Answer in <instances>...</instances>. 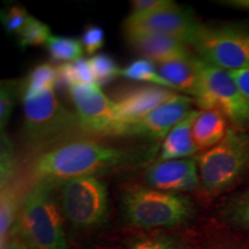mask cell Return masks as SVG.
Wrapping results in <instances>:
<instances>
[{"label": "cell", "instance_id": "1", "mask_svg": "<svg viewBox=\"0 0 249 249\" xmlns=\"http://www.w3.org/2000/svg\"><path fill=\"white\" fill-rule=\"evenodd\" d=\"M139 154L133 149L76 136L37 154L28 165V173L36 182L61 183L127 169L138 163Z\"/></svg>", "mask_w": 249, "mask_h": 249}, {"label": "cell", "instance_id": "2", "mask_svg": "<svg viewBox=\"0 0 249 249\" xmlns=\"http://www.w3.org/2000/svg\"><path fill=\"white\" fill-rule=\"evenodd\" d=\"M23 139L31 150L44 151L85 132L79 117L59 102L54 89L37 95H22ZM38 152V154H39Z\"/></svg>", "mask_w": 249, "mask_h": 249}, {"label": "cell", "instance_id": "3", "mask_svg": "<svg viewBox=\"0 0 249 249\" xmlns=\"http://www.w3.org/2000/svg\"><path fill=\"white\" fill-rule=\"evenodd\" d=\"M58 187L59 183L37 181L21 205L18 229L36 249H67Z\"/></svg>", "mask_w": 249, "mask_h": 249}, {"label": "cell", "instance_id": "4", "mask_svg": "<svg viewBox=\"0 0 249 249\" xmlns=\"http://www.w3.org/2000/svg\"><path fill=\"white\" fill-rule=\"evenodd\" d=\"M124 217L143 230L170 229L183 225L194 217L195 207L183 194H172L151 187L134 185L124 191Z\"/></svg>", "mask_w": 249, "mask_h": 249}, {"label": "cell", "instance_id": "5", "mask_svg": "<svg viewBox=\"0 0 249 249\" xmlns=\"http://www.w3.org/2000/svg\"><path fill=\"white\" fill-rule=\"evenodd\" d=\"M200 185L205 194H219L238 181L249 169V135L230 128L216 147L196 157Z\"/></svg>", "mask_w": 249, "mask_h": 249}, {"label": "cell", "instance_id": "6", "mask_svg": "<svg viewBox=\"0 0 249 249\" xmlns=\"http://www.w3.org/2000/svg\"><path fill=\"white\" fill-rule=\"evenodd\" d=\"M191 45L214 66L229 71L249 70V23H201Z\"/></svg>", "mask_w": 249, "mask_h": 249}, {"label": "cell", "instance_id": "7", "mask_svg": "<svg viewBox=\"0 0 249 249\" xmlns=\"http://www.w3.org/2000/svg\"><path fill=\"white\" fill-rule=\"evenodd\" d=\"M62 213L71 225L91 230L103 225L108 214V193L105 183L95 176L79 177L59 183Z\"/></svg>", "mask_w": 249, "mask_h": 249}, {"label": "cell", "instance_id": "8", "mask_svg": "<svg viewBox=\"0 0 249 249\" xmlns=\"http://www.w3.org/2000/svg\"><path fill=\"white\" fill-rule=\"evenodd\" d=\"M201 82L196 104L204 110H218L238 126H249V99L236 86L229 71L195 57Z\"/></svg>", "mask_w": 249, "mask_h": 249}, {"label": "cell", "instance_id": "9", "mask_svg": "<svg viewBox=\"0 0 249 249\" xmlns=\"http://www.w3.org/2000/svg\"><path fill=\"white\" fill-rule=\"evenodd\" d=\"M200 26L201 23L189 9L183 8L176 2L149 13H130L124 22V35H170L181 38L188 45L192 44V40Z\"/></svg>", "mask_w": 249, "mask_h": 249}, {"label": "cell", "instance_id": "10", "mask_svg": "<svg viewBox=\"0 0 249 249\" xmlns=\"http://www.w3.org/2000/svg\"><path fill=\"white\" fill-rule=\"evenodd\" d=\"M194 99L185 95H176L141 119L130 123L114 124L107 136H141L160 141L166 138L174 126L185 119L193 110Z\"/></svg>", "mask_w": 249, "mask_h": 249}, {"label": "cell", "instance_id": "11", "mask_svg": "<svg viewBox=\"0 0 249 249\" xmlns=\"http://www.w3.org/2000/svg\"><path fill=\"white\" fill-rule=\"evenodd\" d=\"M70 93L85 133L107 136L116 124L112 99L96 83L75 86L70 90Z\"/></svg>", "mask_w": 249, "mask_h": 249}, {"label": "cell", "instance_id": "12", "mask_svg": "<svg viewBox=\"0 0 249 249\" xmlns=\"http://www.w3.org/2000/svg\"><path fill=\"white\" fill-rule=\"evenodd\" d=\"M174 95L176 92L173 90L151 85L123 90L111 98L113 102L116 124L141 119Z\"/></svg>", "mask_w": 249, "mask_h": 249}, {"label": "cell", "instance_id": "13", "mask_svg": "<svg viewBox=\"0 0 249 249\" xmlns=\"http://www.w3.org/2000/svg\"><path fill=\"white\" fill-rule=\"evenodd\" d=\"M149 187L158 191L182 194L194 191L200 185V173L195 160L157 161L145 174Z\"/></svg>", "mask_w": 249, "mask_h": 249}, {"label": "cell", "instance_id": "14", "mask_svg": "<svg viewBox=\"0 0 249 249\" xmlns=\"http://www.w3.org/2000/svg\"><path fill=\"white\" fill-rule=\"evenodd\" d=\"M126 38L134 50L154 64L160 65L192 55L188 44L178 37L160 34H138L126 35Z\"/></svg>", "mask_w": 249, "mask_h": 249}, {"label": "cell", "instance_id": "15", "mask_svg": "<svg viewBox=\"0 0 249 249\" xmlns=\"http://www.w3.org/2000/svg\"><path fill=\"white\" fill-rule=\"evenodd\" d=\"M157 71L167 82L171 83L174 90L191 95L194 99L200 96V76L195 65V57L193 55L158 65Z\"/></svg>", "mask_w": 249, "mask_h": 249}, {"label": "cell", "instance_id": "16", "mask_svg": "<svg viewBox=\"0 0 249 249\" xmlns=\"http://www.w3.org/2000/svg\"><path fill=\"white\" fill-rule=\"evenodd\" d=\"M200 111L193 110L185 119L174 126L172 130L167 134L161 144L160 160H186L197 152L194 140L192 135L193 124L197 118Z\"/></svg>", "mask_w": 249, "mask_h": 249}, {"label": "cell", "instance_id": "17", "mask_svg": "<svg viewBox=\"0 0 249 249\" xmlns=\"http://www.w3.org/2000/svg\"><path fill=\"white\" fill-rule=\"evenodd\" d=\"M227 132L225 116L218 110L200 111L192 128L197 151H207L216 147L225 139Z\"/></svg>", "mask_w": 249, "mask_h": 249}, {"label": "cell", "instance_id": "18", "mask_svg": "<svg viewBox=\"0 0 249 249\" xmlns=\"http://www.w3.org/2000/svg\"><path fill=\"white\" fill-rule=\"evenodd\" d=\"M119 75L124 77V79L140 81V82H144L151 86L163 87V88L171 89L174 91V88L171 86V83L167 82L158 73L157 67L155 66L154 62L147 60L144 58L134 60L129 65H127L126 67L121 68Z\"/></svg>", "mask_w": 249, "mask_h": 249}, {"label": "cell", "instance_id": "19", "mask_svg": "<svg viewBox=\"0 0 249 249\" xmlns=\"http://www.w3.org/2000/svg\"><path fill=\"white\" fill-rule=\"evenodd\" d=\"M58 82L57 67L49 62L37 65L23 81L22 95H37L48 89H54Z\"/></svg>", "mask_w": 249, "mask_h": 249}, {"label": "cell", "instance_id": "20", "mask_svg": "<svg viewBox=\"0 0 249 249\" xmlns=\"http://www.w3.org/2000/svg\"><path fill=\"white\" fill-rule=\"evenodd\" d=\"M0 200V240L4 244L9 234L13 232V224L18 213V198L13 183L1 187Z\"/></svg>", "mask_w": 249, "mask_h": 249}, {"label": "cell", "instance_id": "21", "mask_svg": "<svg viewBox=\"0 0 249 249\" xmlns=\"http://www.w3.org/2000/svg\"><path fill=\"white\" fill-rule=\"evenodd\" d=\"M50 59L53 62L68 64L82 58L83 45L80 39L67 36H51L46 43Z\"/></svg>", "mask_w": 249, "mask_h": 249}, {"label": "cell", "instance_id": "22", "mask_svg": "<svg viewBox=\"0 0 249 249\" xmlns=\"http://www.w3.org/2000/svg\"><path fill=\"white\" fill-rule=\"evenodd\" d=\"M51 36V30L48 24L30 15L27 23L18 35V45L22 50L31 46L46 45Z\"/></svg>", "mask_w": 249, "mask_h": 249}, {"label": "cell", "instance_id": "23", "mask_svg": "<svg viewBox=\"0 0 249 249\" xmlns=\"http://www.w3.org/2000/svg\"><path fill=\"white\" fill-rule=\"evenodd\" d=\"M22 86L18 81L2 80L0 86V128L4 133V128L7 126L9 118L13 112L15 99H17L18 90L21 91Z\"/></svg>", "mask_w": 249, "mask_h": 249}, {"label": "cell", "instance_id": "24", "mask_svg": "<svg viewBox=\"0 0 249 249\" xmlns=\"http://www.w3.org/2000/svg\"><path fill=\"white\" fill-rule=\"evenodd\" d=\"M91 64L93 75H95L96 85L99 87L107 85L108 81L113 80L114 77L119 75L120 70L117 66L114 59L108 54L98 53L89 59Z\"/></svg>", "mask_w": 249, "mask_h": 249}, {"label": "cell", "instance_id": "25", "mask_svg": "<svg viewBox=\"0 0 249 249\" xmlns=\"http://www.w3.org/2000/svg\"><path fill=\"white\" fill-rule=\"evenodd\" d=\"M225 218L236 229L249 231V192L239 196L227 205Z\"/></svg>", "mask_w": 249, "mask_h": 249}, {"label": "cell", "instance_id": "26", "mask_svg": "<svg viewBox=\"0 0 249 249\" xmlns=\"http://www.w3.org/2000/svg\"><path fill=\"white\" fill-rule=\"evenodd\" d=\"M30 18L27 9L21 5H11L1 12V22L6 33L18 35L28 18Z\"/></svg>", "mask_w": 249, "mask_h": 249}, {"label": "cell", "instance_id": "27", "mask_svg": "<svg viewBox=\"0 0 249 249\" xmlns=\"http://www.w3.org/2000/svg\"><path fill=\"white\" fill-rule=\"evenodd\" d=\"M1 163H0V180L1 187L12 183L15 173L14 148L8 136L1 133Z\"/></svg>", "mask_w": 249, "mask_h": 249}, {"label": "cell", "instance_id": "28", "mask_svg": "<svg viewBox=\"0 0 249 249\" xmlns=\"http://www.w3.org/2000/svg\"><path fill=\"white\" fill-rule=\"evenodd\" d=\"M127 249H186L177 239L167 235H147L135 239Z\"/></svg>", "mask_w": 249, "mask_h": 249}, {"label": "cell", "instance_id": "29", "mask_svg": "<svg viewBox=\"0 0 249 249\" xmlns=\"http://www.w3.org/2000/svg\"><path fill=\"white\" fill-rule=\"evenodd\" d=\"M81 43L87 53L93 54L104 46L105 35L104 30L96 24H89L83 30L81 36Z\"/></svg>", "mask_w": 249, "mask_h": 249}, {"label": "cell", "instance_id": "30", "mask_svg": "<svg viewBox=\"0 0 249 249\" xmlns=\"http://www.w3.org/2000/svg\"><path fill=\"white\" fill-rule=\"evenodd\" d=\"M73 65L79 85H93V83H96L90 60L80 58L79 60L74 61Z\"/></svg>", "mask_w": 249, "mask_h": 249}, {"label": "cell", "instance_id": "31", "mask_svg": "<svg viewBox=\"0 0 249 249\" xmlns=\"http://www.w3.org/2000/svg\"><path fill=\"white\" fill-rule=\"evenodd\" d=\"M172 2L173 1H170V0H135V1L132 2V13H149V12H154L157 11V9L166 7Z\"/></svg>", "mask_w": 249, "mask_h": 249}, {"label": "cell", "instance_id": "32", "mask_svg": "<svg viewBox=\"0 0 249 249\" xmlns=\"http://www.w3.org/2000/svg\"><path fill=\"white\" fill-rule=\"evenodd\" d=\"M229 73L232 76V79L234 80L236 86L239 87V89L249 99V70L231 71Z\"/></svg>", "mask_w": 249, "mask_h": 249}, {"label": "cell", "instance_id": "33", "mask_svg": "<svg viewBox=\"0 0 249 249\" xmlns=\"http://www.w3.org/2000/svg\"><path fill=\"white\" fill-rule=\"evenodd\" d=\"M20 235L18 233L13 234L12 232L4 244H1V249H34L33 245L26 238L22 239Z\"/></svg>", "mask_w": 249, "mask_h": 249}]
</instances>
